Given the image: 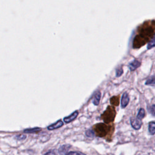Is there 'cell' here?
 Here are the masks:
<instances>
[{
  "instance_id": "obj_21",
  "label": "cell",
  "mask_w": 155,
  "mask_h": 155,
  "mask_svg": "<svg viewBox=\"0 0 155 155\" xmlns=\"http://www.w3.org/2000/svg\"><path fill=\"white\" fill-rule=\"evenodd\" d=\"M26 136L25 135H17L16 136V138L19 141L24 140L26 139Z\"/></svg>"
},
{
  "instance_id": "obj_17",
  "label": "cell",
  "mask_w": 155,
  "mask_h": 155,
  "mask_svg": "<svg viewBox=\"0 0 155 155\" xmlns=\"http://www.w3.org/2000/svg\"><path fill=\"white\" fill-rule=\"evenodd\" d=\"M86 135L89 138H94L95 136V132L92 130H87L86 132Z\"/></svg>"
},
{
  "instance_id": "obj_16",
  "label": "cell",
  "mask_w": 155,
  "mask_h": 155,
  "mask_svg": "<svg viewBox=\"0 0 155 155\" xmlns=\"http://www.w3.org/2000/svg\"><path fill=\"white\" fill-rule=\"evenodd\" d=\"M154 47H155V35L149 42V44L147 46V49L150 50Z\"/></svg>"
},
{
  "instance_id": "obj_5",
  "label": "cell",
  "mask_w": 155,
  "mask_h": 155,
  "mask_svg": "<svg viewBox=\"0 0 155 155\" xmlns=\"http://www.w3.org/2000/svg\"><path fill=\"white\" fill-rule=\"evenodd\" d=\"M129 96L127 94V93H124V94H123L122 97V99H121V107L122 109H124L127 107V106L128 105L129 102Z\"/></svg>"
},
{
  "instance_id": "obj_2",
  "label": "cell",
  "mask_w": 155,
  "mask_h": 155,
  "mask_svg": "<svg viewBox=\"0 0 155 155\" xmlns=\"http://www.w3.org/2000/svg\"><path fill=\"white\" fill-rule=\"evenodd\" d=\"M116 116L115 108L113 106H108L106 110L101 115V119L104 120L105 122L109 123L113 121Z\"/></svg>"
},
{
  "instance_id": "obj_14",
  "label": "cell",
  "mask_w": 155,
  "mask_h": 155,
  "mask_svg": "<svg viewBox=\"0 0 155 155\" xmlns=\"http://www.w3.org/2000/svg\"><path fill=\"white\" fill-rule=\"evenodd\" d=\"M41 129L38 127L32 128V129H27L24 130V132L26 133H36L39 131H41Z\"/></svg>"
},
{
  "instance_id": "obj_1",
  "label": "cell",
  "mask_w": 155,
  "mask_h": 155,
  "mask_svg": "<svg viewBox=\"0 0 155 155\" xmlns=\"http://www.w3.org/2000/svg\"><path fill=\"white\" fill-rule=\"evenodd\" d=\"M138 34L134 38L133 47L140 48L145 45L155 35V21H147L138 29Z\"/></svg>"
},
{
  "instance_id": "obj_11",
  "label": "cell",
  "mask_w": 155,
  "mask_h": 155,
  "mask_svg": "<svg viewBox=\"0 0 155 155\" xmlns=\"http://www.w3.org/2000/svg\"><path fill=\"white\" fill-rule=\"evenodd\" d=\"M149 131L150 135H153L155 134V122H150L149 124Z\"/></svg>"
},
{
  "instance_id": "obj_9",
  "label": "cell",
  "mask_w": 155,
  "mask_h": 155,
  "mask_svg": "<svg viewBox=\"0 0 155 155\" xmlns=\"http://www.w3.org/2000/svg\"><path fill=\"white\" fill-rule=\"evenodd\" d=\"M63 126V122L60 119V120L56 122L53 124L49 126L47 129L49 130H55V129L60 128L61 127H62Z\"/></svg>"
},
{
  "instance_id": "obj_6",
  "label": "cell",
  "mask_w": 155,
  "mask_h": 155,
  "mask_svg": "<svg viewBox=\"0 0 155 155\" xmlns=\"http://www.w3.org/2000/svg\"><path fill=\"white\" fill-rule=\"evenodd\" d=\"M140 66H141V63L137 59H134L133 61L130 62L129 64V69H130V71H131L135 70L136 69H138L139 67H140Z\"/></svg>"
},
{
  "instance_id": "obj_4",
  "label": "cell",
  "mask_w": 155,
  "mask_h": 155,
  "mask_svg": "<svg viewBox=\"0 0 155 155\" xmlns=\"http://www.w3.org/2000/svg\"><path fill=\"white\" fill-rule=\"evenodd\" d=\"M130 123L132 127L135 130L140 129L142 125V122L141 119L134 117L130 118Z\"/></svg>"
},
{
  "instance_id": "obj_20",
  "label": "cell",
  "mask_w": 155,
  "mask_h": 155,
  "mask_svg": "<svg viewBox=\"0 0 155 155\" xmlns=\"http://www.w3.org/2000/svg\"><path fill=\"white\" fill-rule=\"evenodd\" d=\"M123 74V69L121 67L118 68L116 70V76L119 77Z\"/></svg>"
},
{
  "instance_id": "obj_10",
  "label": "cell",
  "mask_w": 155,
  "mask_h": 155,
  "mask_svg": "<svg viewBox=\"0 0 155 155\" xmlns=\"http://www.w3.org/2000/svg\"><path fill=\"white\" fill-rule=\"evenodd\" d=\"M101 92L97 91L95 94V95H94V98H93V103H94L95 106L99 105L100 99H101Z\"/></svg>"
},
{
  "instance_id": "obj_22",
  "label": "cell",
  "mask_w": 155,
  "mask_h": 155,
  "mask_svg": "<svg viewBox=\"0 0 155 155\" xmlns=\"http://www.w3.org/2000/svg\"><path fill=\"white\" fill-rule=\"evenodd\" d=\"M44 155H58V154L55 150H50V151L47 152Z\"/></svg>"
},
{
  "instance_id": "obj_13",
  "label": "cell",
  "mask_w": 155,
  "mask_h": 155,
  "mask_svg": "<svg viewBox=\"0 0 155 155\" xmlns=\"http://www.w3.org/2000/svg\"><path fill=\"white\" fill-rule=\"evenodd\" d=\"M146 84L155 87V76H153L149 78L146 82Z\"/></svg>"
},
{
  "instance_id": "obj_19",
  "label": "cell",
  "mask_w": 155,
  "mask_h": 155,
  "mask_svg": "<svg viewBox=\"0 0 155 155\" xmlns=\"http://www.w3.org/2000/svg\"><path fill=\"white\" fill-rule=\"evenodd\" d=\"M66 155H86V154L79 151H69L66 154Z\"/></svg>"
},
{
  "instance_id": "obj_15",
  "label": "cell",
  "mask_w": 155,
  "mask_h": 155,
  "mask_svg": "<svg viewBox=\"0 0 155 155\" xmlns=\"http://www.w3.org/2000/svg\"><path fill=\"white\" fill-rule=\"evenodd\" d=\"M146 115V112H145V110H144V109H140L139 110V112L138 113V115H137V116L136 118L139 119H142V118H144V116H145Z\"/></svg>"
},
{
  "instance_id": "obj_7",
  "label": "cell",
  "mask_w": 155,
  "mask_h": 155,
  "mask_svg": "<svg viewBox=\"0 0 155 155\" xmlns=\"http://www.w3.org/2000/svg\"><path fill=\"white\" fill-rule=\"evenodd\" d=\"M78 115V111L76 110L72 114H71L70 115H69L67 117H66L64 118V121L66 123H69L71 121H73L74 119H75L76 118V117Z\"/></svg>"
},
{
  "instance_id": "obj_3",
  "label": "cell",
  "mask_w": 155,
  "mask_h": 155,
  "mask_svg": "<svg viewBox=\"0 0 155 155\" xmlns=\"http://www.w3.org/2000/svg\"><path fill=\"white\" fill-rule=\"evenodd\" d=\"M94 128L96 131L97 135L100 137L105 136L109 130V127L103 123L97 124L94 126Z\"/></svg>"
},
{
  "instance_id": "obj_12",
  "label": "cell",
  "mask_w": 155,
  "mask_h": 155,
  "mask_svg": "<svg viewBox=\"0 0 155 155\" xmlns=\"http://www.w3.org/2000/svg\"><path fill=\"white\" fill-rule=\"evenodd\" d=\"M110 102L111 104L114 105L115 106H117L119 104V95L116 96H113L110 99Z\"/></svg>"
},
{
  "instance_id": "obj_18",
  "label": "cell",
  "mask_w": 155,
  "mask_h": 155,
  "mask_svg": "<svg viewBox=\"0 0 155 155\" xmlns=\"http://www.w3.org/2000/svg\"><path fill=\"white\" fill-rule=\"evenodd\" d=\"M149 113H150V114L154 116L155 117V104H153L152 105L149 109Z\"/></svg>"
},
{
  "instance_id": "obj_8",
  "label": "cell",
  "mask_w": 155,
  "mask_h": 155,
  "mask_svg": "<svg viewBox=\"0 0 155 155\" xmlns=\"http://www.w3.org/2000/svg\"><path fill=\"white\" fill-rule=\"evenodd\" d=\"M70 147L71 146L69 145V144H66V145L62 146L59 149V153L61 155H66V154L69 152V150Z\"/></svg>"
}]
</instances>
